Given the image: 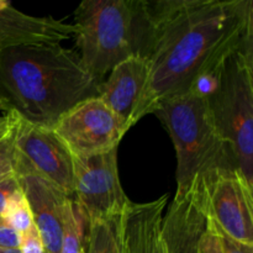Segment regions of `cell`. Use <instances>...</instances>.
I'll use <instances>...</instances> for the list:
<instances>
[{
	"instance_id": "19",
	"label": "cell",
	"mask_w": 253,
	"mask_h": 253,
	"mask_svg": "<svg viewBox=\"0 0 253 253\" xmlns=\"http://www.w3.org/2000/svg\"><path fill=\"white\" fill-rule=\"evenodd\" d=\"M21 235L0 216V250H19Z\"/></svg>"
},
{
	"instance_id": "25",
	"label": "cell",
	"mask_w": 253,
	"mask_h": 253,
	"mask_svg": "<svg viewBox=\"0 0 253 253\" xmlns=\"http://www.w3.org/2000/svg\"><path fill=\"white\" fill-rule=\"evenodd\" d=\"M0 110H1V108H0Z\"/></svg>"
},
{
	"instance_id": "24",
	"label": "cell",
	"mask_w": 253,
	"mask_h": 253,
	"mask_svg": "<svg viewBox=\"0 0 253 253\" xmlns=\"http://www.w3.org/2000/svg\"><path fill=\"white\" fill-rule=\"evenodd\" d=\"M0 253H21L20 250H0Z\"/></svg>"
},
{
	"instance_id": "10",
	"label": "cell",
	"mask_w": 253,
	"mask_h": 253,
	"mask_svg": "<svg viewBox=\"0 0 253 253\" xmlns=\"http://www.w3.org/2000/svg\"><path fill=\"white\" fill-rule=\"evenodd\" d=\"M74 35L73 24L53 16H34L0 0V52L37 44H61Z\"/></svg>"
},
{
	"instance_id": "20",
	"label": "cell",
	"mask_w": 253,
	"mask_h": 253,
	"mask_svg": "<svg viewBox=\"0 0 253 253\" xmlns=\"http://www.w3.org/2000/svg\"><path fill=\"white\" fill-rule=\"evenodd\" d=\"M199 253H222L219 234L210 219L207 231L204 232L202 240H200Z\"/></svg>"
},
{
	"instance_id": "16",
	"label": "cell",
	"mask_w": 253,
	"mask_h": 253,
	"mask_svg": "<svg viewBox=\"0 0 253 253\" xmlns=\"http://www.w3.org/2000/svg\"><path fill=\"white\" fill-rule=\"evenodd\" d=\"M2 217L20 235L26 232L34 225L31 211H30L29 204H27L26 198L22 193L21 187H20V190H17L12 195L11 199L9 200Z\"/></svg>"
},
{
	"instance_id": "15",
	"label": "cell",
	"mask_w": 253,
	"mask_h": 253,
	"mask_svg": "<svg viewBox=\"0 0 253 253\" xmlns=\"http://www.w3.org/2000/svg\"><path fill=\"white\" fill-rule=\"evenodd\" d=\"M85 217L73 198L66 204L59 253H84L85 250ZM88 231V230H86Z\"/></svg>"
},
{
	"instance_id": "5",
	"label": "cell",
	"mask_w": 253,
	"mask_h": 253,
	"mask_svg": "<svg viewBox=\"0 0 253 253\" xmlns=\"http://www.w3.org/2000/svg\"><path fill=\"white\" fill-rule=\"evenodd\" d=\"M207 95L235 168L253 188V39L225 59Z\"/></svg>"
},
{
	"instance_id": "9",
	"label": "cell",
	"mask_w": 253,
	"mask_h": 253,
	"mask_svg": "<svg viewBox=\"0 0 253 253\" xmlns=\"http://www.w3.org/2000/svg\"><path fill=\"white\" fill-rule=\"evenodd\" d=\"M208 216L235 241L253 246V188L235 169H221L205 180Z\"/></svg>"
},
{
	"instance_id": "11",
	"label": "cell",
	"mask_w": 253,
	"mask_h": 253,
	"mask_svg": "<svg viewBox=\"0 0 253 253\" xmlns=\"http://www.w3.org/2000/svg\"><path fill=\"white\" fill-rule=\"evenodd\" d=\"M39 231L44 253H59L66 204L71 197L47 180L32 174L16 175Z\"/></svg>"
},
{
	"instance_id": "8",
	"label": "cell",
	"mask_w": 253,
	"mask_h": 253,
	"mask_svg": "<svg viewBox=\"0 0 253 253\" xmlns=\"http://www.w3.org/2000/svg\"><path fill=\"white\" fill-rule=\"evenodd\" d=\"M15 174H32L73 197V156L49 127L19 118L15 136Z\"/></svg>"
},
{
	"instance_id": "1",
	"label": "cell",
	"mask_w": 253,
	"mask_h": 253,
	"mask_svg": "<svg viewBox=\"0 0 253 253\" xmlns=\"http://www.w3.org/2000/svg\"><path fill=\"white\" fill-rule=\"evenodd\" d=\"M148 76L130 126L193 90L253 39L252 0H147Z\"/></svg>"
},
{
	"instance_id": "3",
	"label": "cell",
	"mask_w": 253,
	"mask_h": 253,
	"mask_svg": "<svg viewBox=\"0 0 253 253\" xmlns=\"http://www.w3.org/2000/svg\"><path fill=\"white\" fill-rule=\"evenodd\" d=\"M77 54L98 82L120 62L142 57L147 0H84L74 11Z\"/></svg>"
},
{
	"instance_id": "13",
	"label": "cell",
	"mask_w": 253,
	"mask_h": 253,
	"mask_svg": "<svg viewBox=\"0 0 253 253\" xmlns=\"http://www.w3.org/2000/svg\"><path fill=\"white\" fill-rule=\"evenodd\" d=\"M148 76L147 59L133 56L116 64L108 78L99 85V95L116 115L127 123L130 121L136 104L140 99Z\"/></svg>"
},
{
	"instance_id": "21",
	"label": "cell",
	"mask_w": 253,
	"mask_h": 253,
	"mask_svg": "<svg viewBox=\"0 0 253 253\" xmlns=\"http://www.w3.org/2000/svg\"><path fill=\"white\" fill-rule=\"evenodd\" d=\"M17 190H20V183L16 175H12L0 182V216H2L7 203Z\"/></svg>"
},
{
	"instance_id": "23",
	"label": "cell",
	"mask_w": 253,
	"mask_h": 253,
	"mask_svg": "<svg viewBox=\"0 0 253 253\" xmlns=\"http://www.w3.org/2000/svg\"><path fill=\"white\" fill-rule=\"evenodd\" d=\"M14 111H9V113H5L4 115H0V136L9 128V126L11 125V123L14 121Z\"/></svg>"
},
{
	"instance_id": "22",
	"label": "cell",
	"mask_w": 253,
	"mask_h": 253,
	"mask_svg": "<svg viewBox=\"0 0 253 253\" xmlns=\"http://www.w3.org/2000/svg\"><path fill=\"white\" fill-rule=\"evenodd\" d=\"M216 229V227H215ZM217 234H219L220 244H221L222 253H253V246L251 245L242 244V242L235 241V240L230 239L229 236L224 235L216 229Z\"/></svg>"
},
{
	"instance_id": "14",
	"label": "cell",
	"mask_w": 253,
	"mask_h": 253,
	"mask_svg": "<svg viewBox=\"0 0 253 253\" xmlns=\"http://www.w3.org/2000/svg\"><path fill=\"white\" fill-rule=\"evenodd\" d=\"M121 217L88 224L84 253H123Z\"/></svg>"
},
{
	"instance_id": "18",
	"label": "cell",
	"mask_w": 253,
	"mask_h": 253,
	"mask_svg": "<svg viewBox=\"0 0 253 253\" xmlns=\"http://www.w3.org/2000/svg\"><path fill=\"white\" fill-rule=\"evenodd\" d=\"M19 250L21 253H44L42 240L34 225L26 232L21 234Z\"/></svg>"
},
{
	"instance_id": "4",
	"label": "cell",
	"mask_w": 253,
	"mask_h": 253,
	"mask_svg": "<svg viewBox=\"0 0 253 253\" xmlns=\"http://www.w3.org/2000/svg\"><path fill=\"white\" fill-rule=\"evenodd\" d=\"M153 114L174 146L177 193L187 192L221 169L236 170L229 146L212 118L207 94L193 89L161 103Z\"/></svg>"
},
{
	"instance_id": "6",
	"label": "cell",
	"mask_w": 253,
	"mask_h": 253,
	"mask_svg": "<svg viewBox=\"0 0 253 253\" xmlns=\"http://www.w3.org/2000/svg\"><path fill=\"white\" fill-rule=\"evenodd\" d=\"M86 222L123 216L131 200L119 177L118 150L73 157V197Z\"/></svg>"
},
{
	"instance_id": "7",
	"label": "cell",
	"mask_w": 253,
	"mask_h": 253,
	"mask_svg": "<svg viewBox=\"0 0 253 253\" xmlns=\"http://www.w3.org/2000/svg\"><path fill=\"white\" fill-rule=\"evenodd\" d=\"M52 130L73 157L118 150L130 128L98 96L81 101L58 119Z\"/></svg>"
},
{
	"instance_id": "2",
	"label": "cell",
	"mask_w": 253,
	"mask_h": 253,
	"mask_svg": "<svg viewBox=\"0 0 253 253\" xmlns=\"http://www.w3.org/2000/svg\"><path fill=\"white\" fill-rule=\"evenodd\" d=\"M100 82L62 44L15 47L0 52V108L21 120L53 127L62 115L99 95Z\"/></svg>"
},
{
	"instance_id": "17",
	"label": "cell",
	"mask_w": 253,
	"mask_h": 253,
	"mask_svg": "<svg viewBox=\"0 0 253 253\" xmlns=\"http://www.w3.org/2000/svg\"><path fill=\"white\" fill-rule=\"evenodd\" d=\"M19 116L15 114L14 121L0 136V182L15 174V136Z\"/></svg>"
},
{
	"instance_id": "12",
	"label": "cell",
	"mask_w": 253,
	"mask_h": 253,
	"mask_svg": "<svg viewBox=\"0 0 253 253\" xmlns=\"http://www.w3.org/2000/svg\"><path fill=\"white\" fill-rule=\"evenodd\" d=\"M167 204V194L152 202H130L121 217L123 253H165L162 221Z\"/></svg>"
}]
</instances>
